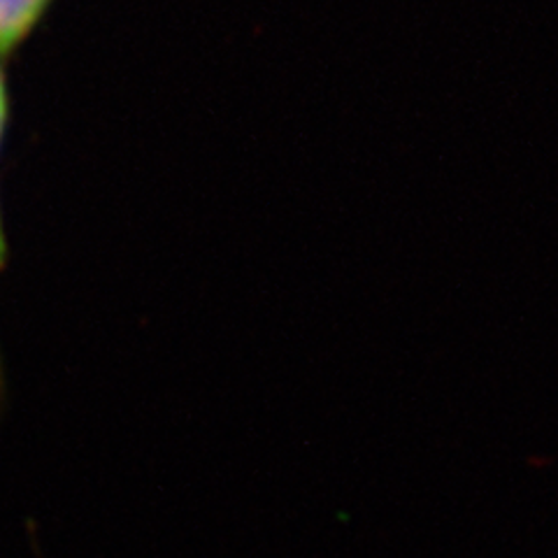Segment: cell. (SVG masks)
<instances>
[{"instance_id": "obj_3", "label": "cell", "mask_w": 558, "mask_h": 558, "mask_svg": "<svg viewBox=\"0 0 558 558\" xmlns=\"http://www.w3.org/2000/svg\"><path fill=\"white\" fill-rule=\"evenodd\" d=\"M5 126H8V86H5L3 68H0V145H3Z\"/></svg>"}, {"instance_id": "obj_2", "label": "cell", "mask_w": 558, "mask_h": 558, "mask_svg": "<svg viewBox=\"0 0 558 558\" xmlns=\"http://www.w3.org/2000/svg\"><path fill=\"white\" fill-rule=\"evenodd\" d=\"M8 264V238H5V226H3V213H0V275H3ZM5 393V371H3V354H0V400Z\"/></svg>"}, {"instance_id": "obj_1", "label": "cell", "mask_w": 558, "mask_h": 558, "mask_svg": "<svg viewBox=\"0 0 558 558\" xmlns=\"http://www.w3.org/2000/svg\"><path fill=\"white\" fill-rule=\"evenodd\" d=\"M49 3L51 0H0V57L28 38Z\"/></svg>"}]
</instances>
